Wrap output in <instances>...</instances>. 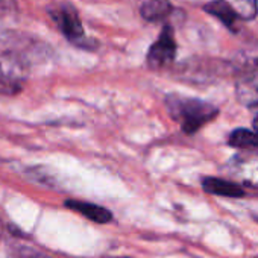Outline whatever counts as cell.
<instances>
[{"mask_svg":"<svg viewBox=\"0 0 258 258\" xmlns=\"http://www.w3.org/2000/svg\"><path fill=\"white\" fill-rule=\"evenodd\" d=\"M166 106L170 117L181 124L182 131L188 136L196 134L219 114V109L213 103L181 94H169L166 97Z\"/></svg>","mask_w":258,"mask_h":258,"instance_id":"6da1fadb","label":"cell"},{"mask_svg":"<svg viewBox=\"0 0 258 258\" xmlns=\"http://www.w3.org/2000/svg\"><path fill=\"white\" fill-rule=\"evenodd\" d=\"M50 19L55 22L61 34L73 44L82 49H96L97 41L85 37V31L78 10L70 4H56L47 8Z\"/></svg>","mask_w":258,"mask_h":258,"instance_id":"7a4b0ae2","label":"cell"},{"mask_svg":"<svg viewBox=\"0 0 258 258\" xmlns=\"http://www.w3.org/2000/svg\"><path fill=\"white\" fill-rule=\"evenodd\" d=\"M28 64L14 52L0 53V94L14 96L19 94L28 81Z\"/></svg>","mask_w":258,"mask_h":258,"instance_id":"3957f363","label":"cell"},{"mask_svg":"<svg viewBox=\"0 0 258 258\" xmlns=\"http://www.w3.org/2000/svg\"><path fill=\"white\" fill-rule=\"evenodd\" d=\"M225 170L238 185L243 184L258 188V151H241L232 155Z\"/></svg>","mask_w":258,"mask_h":258,"instance_id":"277c9868","label":"cell"},{"mask_svg":"<svg viewBox=\"0 0 258 258\" xmlns=\"http://www.w3.org/2000/svg\"><path fill=\"white\" fill-rule=\"evenodd\" d=\"M176 40H175V32L170 25H164L160 37L157 41L151 46L148 55H146V62L149 69L152 70H161L169 67L175 56H176Z\"/></svg>","mask_w":258,"mask_h":258,"instance_id":"5b68a950","label":"cell"},{"mask_svg":"<svg viewBox=\"0 0 258 258\" xmlns=\"http://www.w3.org/2000/svg\"><path fill=\"white\" fill-rule=\"evenodd\" d=\"M235 96L243 106L258 108V73L237 75Z\"/></svg>","mask_w":258,"mask_h":258,"instance_id":"8992f818","label":"cell"},{"mask_svg":"<svg viewBox=\"0 0 258 258\" xmlns=\"http://www.w3.org/2000/svg\"><path fill=\"white\" fill-rule=\"evenodd\" d=\"M202 10L207 14L216 17L232 34L238 32V23L241 22V19L232 10V7L228 2H225V0H211V2H208L202 7Z\"/></svg>","mask_w":258,"mask_h":258,"instance_id":"52a82bcc","label":"cell"},{"mask_svg":"<svg viewBox=\"0 0 258 258\" xmlns=\"http://www.w3.org/2000/svg\"><path fill=\"white\" fill-rule=\"evenodd\" d=\"M202 187L207 193L216 195V196H223V198H243L246 191L241 188V185L235 182H229L226 179L208 176L202 179Z\"/></svg>","mask_w":258,"mask_h":258,"instance_id":"ba28073f","label":"cell"},{"mask_svg":"<svg viewBox=\"0 0 258 258\" xmlns=\"http://www.w3.org/2000/svg\"><path fill=\"white\" fill-rule=\"evenodd\" d=\"M66 205L70 210H73V211L88 217L90 220H93L96 223H108L112 219V213L111 211H108L106 208H103L100 205H96V204L81 202V201H67Z\"/></svg>","mask_w":258,"mask_h":258,"instance_id":"9c48e42d","label":"cell"},{"mask_svg":"<svg viewBox=\"0 0 258 258\" xmlns=\"http://www.w3.org/2000/svg\"><path fill=\"white\" fill-rule=\"evenodd\" d=\"M234 72L240 73H258V41L252 43L246 49L240 50L234 59Z\"/></svg>","mask_w":258,"mask_h":258,"instance_id":"30bf717a","label":"cell"},{"mask_svg":"<svg viewBox=\"0 0 258 258\" xmlns=\"http://www.w3.org/2000/svg\"><path fill=\"white\" fill-rule=\"evenodd\" d=\"M173 13V5L169 0H148L140 8V14L146 22L157 23L167 19Z\"/></svg>","mask_w":258,"mask_h":258,"instance_id":"8fae6325","label":"cell"},{"mask_svg":"<svg viewBox=\"0 0 258 258\" xmlns=\"http://www.w3.org/2000/svg\"><path fill=\"white\" fill-rule=\"evenodd\" d=\"M228 145L240 151H258V134L246 127H238L229 134Z\"/></svg>","mask_w":258,"mask_h":258,"instance_id":"7c38bea8","label":"cell"},{"mask_svg":"<svg viewBox=\"0 0 258 258\" xmlns=\"http://www.w3.org/2000/svg\"><path fill=\"white\" fill-rule=\"evenodd\" d=\"M238 14L241 22L253 20L258 14V0H225Z\"/></svg>","mask_w":258,"mask_h":258,"instance_id":"4fadbf2b","label":"cell"},{"mask_svg":"<svg viewBox=\"0 0 258 258\" xmlns=\"http://www.w3.org/2000/svg\"><path fill=\"white\" fill-rule=\"evenodd\" d=\"M16 258H50L47 255H43L34 249H29V247H22L19 250H16Z\"/></svg>","mask_w":258,"mask_h":258,"instance_id":"5bb4252c","label":"cell"},{"mask_svg":"<svg viewBox=\"0 0 258 258\" xmlns=\"http://www.w3.org/2000/svg\"><path fill=\"white\" fill-rule=\"evenodd\" d=\"M17 2L16 0H0V11H13L16 10Z\"/></svg>","mask_w":258,"mask_h":258,"instance_id":"9a60e30c","label":"cell"},{"mask_svg":"<svg viewBox=\"0 0 258 258\" xmlns=\"http://www.w3.org/2000/svg\"><path fill=\"white\" fill-rule=\"evenodd\" d=\"M253 127H255V131H256V134H258V115L253 118Z\"/></svg>","mask_w":258,"mask_h":258,"instance_id":"2e32d148","label":"cell"},{"mask_svg":"<svg viewBox=\"0 0 258 258\" xmlns=\"http://www.w3.org/2000/svg\"><path fill=\"white\" fill-rule=\"evenodd\" d=\"M118 258H127V256H118Z\"/></svg>","mask_w":258,"mask_h":258,"instance_id":"e0dca14e","label":"cell"}]
</instances>
